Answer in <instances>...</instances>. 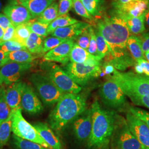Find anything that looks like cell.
<instances>
[{"mask_svg":"<svg viewBox=\"0 0 149 149\" xmlns=\"http://www.w3.org/2000/svg\"><path fill=\"white\" fill-rule=\"evenodd\" d=\"M97 27L109 48L110 54L107 56V60L132 56L127 48V42L131 34L124 19L112 12L98 22Z\"/></svg>","mask_w":149,"mask_h":149,"instance_id":"obj_1","label":"cell"},{"mask_svg":"<svg viewBox=\"0 0 149 149\" xmlns=\"http://www.w3.org/2000/svg\"><path fill=\"white\" fill-rule=\"evenodd\" d=\"M92 125L88 145L91 148H101L108 143L113 133L117 114L102 107L96 100L91 107Z\"/></svg>","mask_w":149,"mask_h":149,"instance_id":"obj_2","label":"cell"},{"mask_svg":"<svg viewBox=\"0 0 149 149\" xmlns=\"http://www.w3.org/2000/svg\"><path fill=\"white\" fill-rule=\"evenodd\" d=\"M86 100L82 95L65 94L49 115L51 127L60 131L69 123L85 112Z\"/></svg>","mask_w":149,"mask_h":149,"instance_id":"obj_3","label":"cell"},{"mask_svg":"<svg viewBox=\"0 0 149 149\" xmlns=\"http://www.w3.org/2000/svg\"><path fill=\"white\" fill-rule=\"evenodd\" d=\"M110 77L130 99L137 96H149V82L146 75L132 72H122L116 70Z\"/></svg>","mask_w":149,"mask_h":149,"instance_id":"obj_4","label":"cell"},{"mask_svg":"<svg viewBox=\"0 0 149 149\" xmlns=\"http://www.w3.org/2000/svg\"><path fill=\"white\" fill-rule=\"evenodd\" d=\"M100 95L103 103L113 109L125 111L130 107L126 96L116 81L111 77L102 86Z\"/></svg>","mask_w":149,"mask_h":149,"instance_id":"obj_5","label":"cell"},{"mask_svg":"<svg viewBox=\"0 0 149 149\" xmlns=\"http://www.w3.org/2000/svg\"><path fill=\"white\" fill-rule=\"evenodd\" d=\"M22 108L12 112V131L16 136L37 143L48 149H52L39 135L34 126L27 122L22 114Z\"/></svg>","mask_w":149,"mask_h":149,"instance_id":"obj_6","label":"cell"},{"mask_svg":"<svg viewBox=\"0 0 149 149\" xmlns=\"http://www.w3.org/2000/svg\"><path fill=\"white\" fill-rule=\"evenodd\" d=\"M113 133V143L116 149H143L141 145L130 132L127 120L119 115L117 117Z\"/></svg>","mask_w":149,"mask_h":149,"instance_id":"obj_7","label":"cell"},{"mask_svg":"<svg viewBox=\"0 0 149 149\" xmlns=\"http://www.w3.org/2000/svg\"><path fill=\"white\" fill-rule=\"evenodd\" d=\"M31 80L44 103L52 105L59 101L64 94L54 84L47 76L33 74Z\"/></svg>","mask_w":149,"mask_h":149,"instance_id":"obj_8","label":"cell"},{"mask_svg":"<svg viewBox=\"0 0 149 149\" xmlns=\"http://www.w3.org/2000/svg\"><path fill=\"white\" fill-rule=\"evenodd\" d=\"M66 72L79 85H85L90 80L99 76L101 66H88L84 64L70 63L65 67Z\"/></svg>","mask_w":149,"mask_h":149,"instance_id":"obj_9","label":"cell"},{"mask_svg":"<svg viewBox=\"0 0 149 149\" xmlns=\"http://www.w3.org/2000/svg\"><path fill=\"white\" fill-rule=\"evenodd\" d=\"M47 76L64 94H77L82 89L80 86L58 65L52 66Z\"/></svg>","mask_w":149,"mask_h":149,"instance_id":"obj_10","label":"cell"},{"mask_svg":"<svg viewBox=\"0 0 149 149\" xmlns=\"http://www.w3.org/2000/svg\"><path fill=\"white\" fill-rule=\"evenodd\" d=\"M149 3L148 0H137L125 3H120L113 0L112 12L126 20L128 18L137 17L144 14Z\"/></svg>","mask_w":149,"mask_h":149,"instance_id":"obj_11","label":"cell"},{"mask_svg":"<svg viewBox=\"0 0 149 149\" xmlns=\"http://www.w3.org/2000/svg\"><path fill=\"white\" fill-rule=\"evenodd\" d=\"M126 120L130 132L143 149H149V128L146 123L129 112L127 114Z\"/></svg>","mask_w":149,"mask_h":149,"instance_id":"obj_12","label":"cell"},{"mask_svg":"<svg viewBox=\"0 0 149 149\" xmlns=\"http://www.w3.org/2000/svg\"><path fill=\"white\" fill-rule=\"evenodd\" d=\"M32 66L31 64L9 62L0 69V76L3 83L11 85L18 82L22 74Z\"/></svg>","mask_w":149,"mask_h":149,"instance_id":"obj_13","label":"cell"},{"mask_svg":"<svg viewBox=\"0 0 149 149\" xmlns=\"http://www.w3.org/2000/svg\"><path fill=\"white\" fill-rule=\"evenodd\" d=\"M21 108L31 114L39 113L43 111L42 103L31 86L23 83L22 89Z\"/></svg>","mask_w":149,"mask_h":149,"instance_id":"obj_14","label":"cell"},{"mask_svg":"<svg viewBox=\"0 0 149 149\" xmlns=\"http://www.w3.org/2000/svg\"><path fill=\"white\" fill-rule=\"evenodd\" d=\"M3 13L15 27L30 21L32 19L31 13L26 8L16 3L6 6L3 9Z\"/></svg>","mask_w":149,"mask_h":149,"instance_id":"obj_15","label":"cell"},{"mask_svg":"<svg viewBox=\"0 0 149 149\" xmlns=\"http://www.w3.org/2000/svg\"><path fill=\"white\" fill-rule=\"evenodd\" d=\"M74 43V40H69L61 43L45 54L44 59L46 61L58 62L63 64H68L70 52Z\"/></svg>","mask_w":149,"mask_h":149,"instance_id":"obj_16","label":"cell"},{"mask_svg":"<svg viewBox=\"0 0 149 149\" xmlns=\"http://www.w3.org/2000/svg\"><path fill=\"white\" fill-rule=\"evenodd\" d=\"M70 61L71 63L84 64L88 66H101V59L91 55L75 43L70 52Z\"/></svg>","mask_w":149,"mask_h":149,"instance_id":"obj_17","label":"cell"},{"mask_svg":"<svg viewBox=\"0 0 149 149\" xmlns=\"http://www.w3.org/2000/svg\"><path fill=\"white\" fill-rule=\"evenodd\" d=\"M92 125V112L90 109L78 118L74 123V129L77 138L81 141L88 140Z\"/></svg>","mask_w":149,"mask_h":149,"instance_id":"obj_18","label":"cell"},{"mask_svg":"<svg viewBox=\"0 0 149 149\" xmlns=\"http://www.w3.org/2000/svg\"><path fill=\"white\" fill-rule=\"evenodd\" d=\"M89 26L90 24L85 22H79L70 26L56 28L52 33V36L67 40L74 41V39Z\"/></svg>","mask_w":149,"mask_h":149,"instance_id":"obj_19","label":"cell"},{"mask_svg":"<svg viewBox=\"0 0 149 149\" xmlns=\"http://www.w3.org/2000/svg\"><path fill=\"white\" fill-rule=\"evenodd\" d=\"M23 82L18 81L11 84L6 90V100L12 110L15 111L21 108L22 89Z\"/></svg>","mask_w":149,"mask_h":149,"instance_id":"obj_20","label":"cell"},{"mask_svg":"<svg viewBox=\"0 0 149 149\" xmlns=\"http://www.w3.org/2000/svg\"><path fill=\"white\" fill-rule=\"evenodd\" d=\"M17 1L20 5L27 8L33 18L40 16L53 3L54 0H18Z\"/></svg>","mask_w":149,"mask_h":149,"instance_id":"obj_21","label":"cell"},{"mask_svg":"<svg viewBox=\"0 0 149 149\" xmlns=\"http://www.w3.org/2000/svg\"><path fill=\"white\" fill-rule=\"evenodd\" d=\"M34 127L52 149H62L59 139L47 124L43 123H37L34 124Z\"/></svg>","mask_w":149,"mask_h":149,"instance_id":"obj_22","label":"cell"},{"mask_svg":"<svg viewBox=\"0 0 149 149\" xmlns=\"http://www.w3.org/2000/svg\"><path fill=\"white\" fill-rule=\"evenodd\" d=\"M127 48L135 61L139 59H145L141 41L139 36L131 35L127 40Z\"/></svg>","mask_w":149,"mask_h":149,"instance_id":"obj_23","label":"cell"},{"mask_svg":"<svg viewBox=\"0 0 149 149\" xmlns=\"http://www.w3.org/2000/svg\"><path fill=\"white\" fill-rule=\"evenodd\" d=\"M144 13L137 17L130 18L125 20L130 34L138 36L145 31Z\"/></svg>","mask_w":149,"mask_h":149,"instance_id":"obj_24","label":"cell"},{"mask_svg":"<svg viewBox=\"0 0 149 149\" xmlns=\"http://www.w3.org/2000/svg\"><path fill=\"white\" fill-rule=\"evenodd\" d=\"M43 37L31 32L26 42L27 50L31 54L43 53Z\"/></svg>","mask_w":149,"mask_h":149,"instance_id":"obj_25","label":"cell"},{"mask_svg":"<svg viewBox=\"0 0 149 149\" xmlns=\"http://www.w3.org/2000/svg\"><path fill=\"white\" fill-rule=\"evenodd\" d=\"M31 23L32 22L29 21L15 27L14 36L12 40L26 47V40L31 33L30 29Z\"/></svg>","mask_w":149,"mask_h":149,"instance_id":"obj_26","label":"cell"},{"mask_svg":"<svg viewBox=\"0 0 149 149\" xmlns=\"http://www.w3.org/2000/svg\"><path fill=\"white\" fill-rule=\"evenodd\" d=\"M79 22L80 21L72 18L68 14L59 16L49 25L47 32L49 34L50 33H52L58 28L70 26Z\"/></svg>","mask_w":149,"mask_h":149,"instance_id":"obj_27","label":"cell"},{"mask_svg":"<svg viewBox=\"0 0 149 149\" xmlns=\"http://www.w3.org/2000/svg\"><path fill=\"white\" fill-rule=\"evenodd\" d=\"M58 17V4L53 2L47 8L43 13L38 17L37 21L50 24Z\"/></svg>","mask_w":149,"mask_h":149,"instance_id":"obj_28","label":"cell"},{"mask_svg":"<svg viewBox=\"0 0 149 149\" xmlns=\"http://www.w3.org/2000/svg\"><path fill=\"white\" fill-rule=\"evenodd\" d=\"M8 59L9 62L31 64L34 57L28 50H21L8 53Z\"/></svg>","mask_w":149,"mask_h":149,"instance_id":"obj_29","label":"cell"},{"mask_svg":"<svg viewBox=\"0 0 149 149\" xmlns=\"http://www.w3.org/2000/svg\"><path fill=\"white\" fill-rule=\"evenodd\" d=\"M91 16L99 17L104 8V0H81Z\"/></svg>","mask_w":149,"mask_h":149,"instance_id":"obj_30","label":"cell"},{"mask_svg":"<svg viewBox=\"0 0 149 149\" xmlns=\"http://www.w3.org/2000/svg\"><path fill=\"white\" fill-rule=\"evenodd\" d=\"M12 110L6 100V90L3 86L0 87V124L10 117Z\"/></svg>","mask_w":149,"mask_h":149,"instance_id":"obj_31","label":"cell"},{"mask_svg":"<svg viewBox=\"0 0 149 149\" xmlns=\"http://www.w3.org/2000/svg\"><path fill=\"white\" fill-rule=\"evenodd\" d=\"M12 131V114L0 124V149L8 141Z\"/></svg>","mask_w":149,"mask_h":149,"instance_id":"obj_32","label":"cell"},{"mask_svg":"<svg viewBox=\"0 0 149 149\" xmlns=\"http://www.w3.org/2000/svg\"><path fill=\"white\" fill-rule=\"evenodd\" d=\"M95 34L97 50V56L102 60L110 54L109 48L106 40L97 29L95 31Z\"/></svg>","mask_w":149,"mask_h":149,"instance_id":"obj_33","label":"cell"},{"mask_svg":"<svg viewBox=\"0 0 149 149\" xmlns=\"http://www.w3.org/2000/svg\"><path fill=\"white\" fill-rule=\"evenodd\" d=\"M13 143L18 149H48L40 144L13 135Z\"/></svg>","mask_w":149,"mask_h":149,"instance_id":"obj_34","label":"cell"},{"mask_svg":"<svg viewBox=\"0 0 149 149\" xmlns=\"http://www.w3.org/2000/svg\"><path fill=\"white\" fill-rule=\"evenodd\" d=\"M91 27L92 26L90 25L86 28L74 40V43H76L81 48H83L86 50L88 49L90 43Z\"/></svg>","mask_w":149,"mask_h":149,"instance_id":"obj_35","label":"cell"},{"mask_svg":"<svg viewBox=\"0 0 149 149\" xmlns=\"http://www.w3.org/2000/svg\"><path fill=\"white\" fill-rule=\"evenodd\" d=\"M21 50H27L26 47L12 40L0 43V50H2L5 53H10Z\"/></svg>","mask_w":149,"mask_h":149,"instance_id":"obj_36","label":"cell"},{"mask_svg":"<svg viewBox=\"0 0 149 149\" xmlns=\"http://www.w3.org/2000/svg\"><path fill=\"white\" fill-rule=\"evenodd\" d=\"M66 41H67V40L54 37L47 38L43 43V53L49 52Z\"/></svg>","mask_w":149,"mask_h":149,"instance_id":"obj_37","label":"cell"},{"mask_svg":"<svg viewBox=\"0 0 149 149\" xmlns=\"http://www.w3.org/2000/svg\"><path fill=\"white\" fill-rule=\"evenodd\" d=\"M49 24H44L40 23L39 22L35 21L34 22H32L30 26V29L31 32H33L38 36L45 37L49 35L47 29Z\"/></svg>","mask_w":149,"mask_h":149,"instance_id":"obj_38","label":"cell"},{"mask_svg":"<svg viewBox=\"0 0 149 149\" xmlns=\"http://www.w3.org/2000/svg\"><path fill=\"white\" fill-rule=\"evenodd\" d=\"M128 112L131 113L139 119L143 120L149 128V112L139 108L132 107L129 108Z\"/></svg>","mask_w":149,"mask_h":149,"instance_id":"obj_39","label":"cell"},{"mask_svg":"<svg viewBox=\"0 0 149 149\" xmlns=\"http://www.w3.org/2000/svg\"><path fill=\"white\" fill-rule=\"evenodd\" d=\"M72 7L76 13L86 19H91L92 17L91 16L89 13L86 10L85 6L82 4L81 0H72Z\"/></svg>","mask_w":149,"mask_h":149,"instance_id":"obj_40","label":"cell"},{"mask_svg":"<svg viewBox=\"0 0 149 149\" xmlns=\"http://www.w3.org/2000/svg\"><path fill=\"white\" fill-rule=\"evenodd\" d=\"M72 8V0H60L58 5V17L68 14Z\"/></svg>","mask_w":149,"mask_h":149,"instance_id":"obj_41","label":"cell"},{"mask_svg":"<svg viewBox=\"0 0 149 149\" xmlns=\"http://www.w3.org/2000/svg\"><path fill=\"white\" fill-rule=\"evenodd\" d=\"M87 51L89 53L94 55L97 56V44H96V34L95 29L91 27V38L90 40L89 45Z\"/></svg>","mask_w":149,"mask_h":149,"instance_id":"obj_42","label":"cell"},{"mask_svg":"<svg viewBox=\"0 0 149 149\" xmlns=\"http://www.w3.org/2000/svg\"><path fill=\"white\" fill-rule=\"evenodd\" d=\"M134 104L143 106L149 109V96H140L130 99Z\"/></svg>","mask_w":149,"mask_h":149,"instance_id":"obj_43","label":"cell"},{"mask_svg":"<svg viewBox=\"0 0 149 149\" xmlns=\"http://www.w3.org/2000/svg\"><path fill=\"white\" fill-rule=\"evenodd\" d=\"M15 30V27H14L13 25H11L8 27L6 31H5L3 36L0 40V43L11 40L13 37Z\"/></svg>","mask_w":149,"mask_h":149,"instance_id":"obj_44","label":"cell"},{"mask_svg":"<svg viewBox=\"0 0 149 149\" xmlns=\"http://www.w3.org/2000/svg\"><path fill=\"white\" fill-rule=\"evenodd\" d=\"M141 41V45L143 53L149 52V32H145L139 36Z\"/></svg>","mask_w":149,"mask_h":149,"instance_id":"obj_45","label":"cell"},{"mask_svg":"<svg viewBox=\"0 0 149 149\" xmlns=\"http://www.w3.org/2000/svg\"><path fill=\"white\" fill-rule=\"evenodd\" d=\"M102 72L100 76H103L104 75H110L113 74L116 70V69L112 66L111 64H109L108 63H105L103 64L102 68Z\"/></svg>","mask_w":149,"mask_h":149,"instance_id":"obj_46","label":"cell"},{"mask_svg":"<svg viewBox=\"0 0 149 149\" xmlns=\"http://www.w3.org/2000/svg\"><path fill=\"white\" fill-rule=\"evenodd\" d=\"M11 25L9 18L4 13H0V27L6 31Z\"/></svg>","mask_w":149,"mask_h":149,"instance_id":"obj_47","label":"cell"},{"mask_svg":"<svg viewBox=\"0 0 149 149\" xmlns=\"http://www.w3.org/2000/svg\"><path fill=\"white\" fill-rule=\"evenodd\" d=\"M136 62L142 68L144 74L149 77V62L145 59H139Z\"/></svg>","mask_w":149,"mask_h":149,"instance_id":"obj_48","label":"cell"},{"mask_svg":"<svg viewBox=\"0 0 149 149\" xmlns=\"http://www.w3.org/2000/svg\"><path fill=\"white\" fill-rule=\"evenodd\" d=\"M8 53H5L2 50H0V67L1 68L4 65L9 63L8 59Z\"/></svg>","mask_w":149,"mask_h":149,"instance_id":"obj_49","label":"cell"},{"mask_svg":"<svg viewBox=\"0 0 149 149\" xmlns=\"http://www.w3.org/2000/svg\"><path fill=\"white\" fill-rule=\"evenodd\" d=\"M144 17H145V28H146L149 30V1L148 5L147 7L146 10L145 12L144 13Z\"/></svg>","mask_w":149,"mask_h":149,"instance_id":"obj_50","label":"cell"},{"mask_svg":"<svg viewBox=\"0 0 149 149\" xmlns=\"http://www.w3.org/2000/svg\"><path fill=\"white\" fill-rule=\"evenodd\" d=\"M134 69L138 74H144L142 68L138 63H136L134 65Z\"/></svg>","mask_w":149,"mask_h":149,"instance_id":"obj_51","label":"cell"},{"mask_svg":"<svg viewBox=\"0 0 149 149\" xmlns=\"http://www.w3.org/2000/svg\"><path fill=\"white\" fill-rule=\"evenodd\" d=\"M118 2L120 3H125L130 1H137V0H116Z\"/></svg>","mask_w":149,"mask_h":149,"instance_id":"obj_52","label":"cell"},{"mask_svg":"<svg viewBox=\"0 0 149 149\" xmlns=\"http://www.w3.org/2000/svg\"><path fill=\"white\" fill-rule=\"evenodd\" d=\"M144 56H145V58L146 59L147 61L149 62V52H145L144 53Z\"/></svg>","mask_w":149,"mask_h":149,"instance_id":"obj_53","label":"cell"},{"mask_svg":"<svg viewBox=\"0 0 149 149\" xmlns=\"http://www.w3.org/2000/svg\"><path fill=\"white\" fill-rule=\"evenodd\" d=\"M4 32H5V31L0 27V40H1V39L2 38L3 36Z\"/></svg>","mask_w":149,"mask_h":149,"instance_id":"obj_54","label":"cell"},{"mask_svg":"<svg viewBox=\"0 0 149 149\" xmlns=\"http://www.w3.org/2000/svg\"><path fill=\"white\" fill-rule=\"evenodd\" d=\"M1 8H2V2H1V0H0V12L1 11Z\"/></svg>","mask_w":149,"mask_h":149,"instance_id":"obj_55","label":"cell"},{"mask_svg":"<svg viewBox=\"0 0 149 149\" xmlns=\"http://www.w3.org/2000/svg\"><path fill=\"white\" fill-rule=\"evenodd\" d=\"M2 80H1V76H0V85H2Z\"/></svg>","mask_w":149,"mask_h":149,"instance_id":"obj_56","label":"cell"},{"mask_svg":"<svg viewBox=\"0 0 149 149\" xmlns=\"http://www.w3.org/2000/svg\"><path fill=\"white\" fill-rule=\"evenodd\" d=\"M148 81H149V77H148Z\"/></svg>","mask_w":149,"mask_h":149,"instance_id":"obj_57","label":"cell"},{"mask_svg":"<svg viewBox=\"0 0 149 149\" xmlns=\"http://www.w3.org/2000/svg\"><path fill=\"white\" fill-rule=\"evenodd\" d=\"M16 1H18V0H16Z\"/></svg>","mask_w":149,"mask_h":149,"instance_id":"obj_58","label":"cell"},{"mask_svg":"<svg viewBox=\"0 0 149 149\" xmlns=\"http://www.w3.org/2000/svg\"><path fill=\"white\" fill-rule=\"evenodd\" d=\"M148 1H149V0H148Z\"/></svg>","mask_w":149,"mask_h":149,"instance_id":"obj_59","label":"cell"},{"mask_svg":"<svg viewBox=\"0 0 149 149\" xmlns=\"http://www.w3.org/2000/svg\"></svg>","mask_w":149,"mask_h":149,"instance_id":"obj_60","label":"cell"}]
</instances>
